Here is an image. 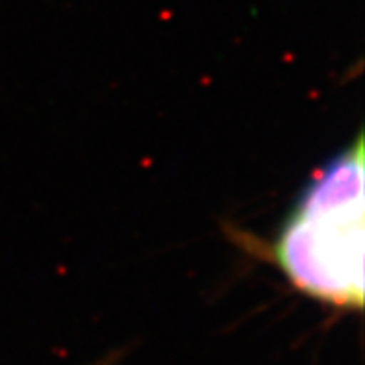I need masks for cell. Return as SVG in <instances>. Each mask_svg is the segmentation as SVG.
Segmentation results:
<instances>
[{"mask_svg":"<svg viewBox=\"0 0 365 365\" xmlns=\"http://www.w3.org/2000/svg\"><path fill=\"white\" fill-rule=\"evenodd\" d=\"M364 135L313 173L279 226L270 257L291 287L339 309L365 300Z\"/></svg>","mask_w":365,"mask_h":365,"instance_id":"1","label":"cell"}]
</instances>
